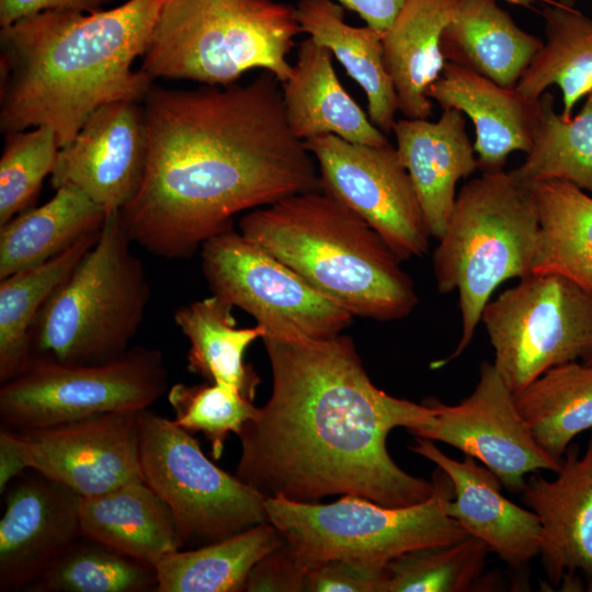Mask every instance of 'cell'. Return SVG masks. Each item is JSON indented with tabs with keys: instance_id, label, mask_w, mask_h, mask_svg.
<instances>
[{
	"instance_id": "cell-32",
	"label": "cell",
	"mask_w": 592,
	"mask_h": 592,
	"mask_svg": "<svg viewBox=\"0 0 592 592\" xmlns=\"http://www.w3.org/2000/svg\"><path fill=\"white\" fill-rule=\"evenodd\" d=\"M100 231L84 235L38 265L0 280V384L27 365L31 358V329L39 310L96 242Z\"/></svg>"
},
{
	"instance_id": "cell-45",
	"label": "cell",
	"mask_w": 592,
	"mask_h": 592,
	"mask_svg": "<svg viewBox=\"0 0 592 592\" xmlns=\"http://www.w3.org/2000/svg\"><path fill=\"white\" fill-rule=\"evenodd\" d=\"M576 1H577V0H560V3L566 4V5L573 7V3H574Z\"/></svg>"
},
{
	"instance_id": "cell-12",
	"label": "cell",
	"mask_w": 592,
	"mask_h": 592,
	"mask_svg": "<svg viewBox=\"0 0 592 592\" xmlns=\"http://www.w3.org/2000/svg\"><path fill=\"white\" fill-rule=\"evenodd\" d=\"M212 294L252 316L262 340L327 339L346 329L353 315L297 272L232 228L201 247Z\"/></svg>"
},
{
	"instance_id": "cell-8",
	"label": "cell",
	"mask_w": 592,
	"mask_h": 592,
	"mask_svg": "<svg viewBox=\"0 0 592 592\" xmlns=\"http://www.w3.org/2000/svg\"><path fill=\"white\" fill-rule=\"evenodd\" d=\"M433 477L436 490L431 498L401 508L353 494L329 504L266 498L267 521L306 569L333 559L384 567L403 553L469 536L447 513L451 480L440 468Z\"/></svg>"
},
{
	"instance_id": "cell-22",
	"label": "cell",
	"mask_w": 592,
	"mask_h": 592,
	"mask_svg": "<svg viewBox=\"0 0 592 592\" xmlns=\"http://www.w3.org/2000/svg\"><path fill=\"white\" fill-rule=\"evenodd\" d=\"M333 55L310 37L303 41L291 76L281 83L287 124L305 141L332 134L354 144L390 145L341 84Z\"/></svg>"
},
{
	"instance_id": "cell-42",
	"label": "cell",
	"mask_w": 592,
	"mask_h": 592,
	"mask_svg": "<svg viewBox=\"0 0 592 592\" xmlns=\"http://www.w3.org/2000/svg\"><path fill=\"white\" fill-rule=\"evenodd\" d=\"M30 469L25 452L16 431L2 428L0 431V492L3 493L12 480Z\"/></svg>"
},
{
	"instance_id": "cell-1",
	"label": "cell",
	"mask_w": 592,
	"mask_h": 592,
	"mask_svg": "<svg viewBox=\"0 0 592 592\" xmlns=\"http://www.w3.org/2000/svg\"><path fill=\"white\" fill-rule=\"evenodd\" d=\"M270 71L247 84L168 90L144 100L149 152L141 186L121 210L150 253L187 259L234 217L320 190L317 163L291 130Z\"/></svg>"
},
{
	"instance_id": "cell-23",
	"label": "cell",
	"mask_w": 592,
	"mask_h": 592,
	"mask_svg": "<svg viewBox=\"0 0 592 592\" xmlns=\"http://www.w3.org/2000/svg\"><path fill=\"white\" fill-rule=\"evenodd\" d=\"M543 44L496 0H458L442 35L446 61L509 89L516 88Z\"/></svg>"
},
{
	"instance_id": "cell-33",
	"label": "cell",
	"mask_w": 592,
	"mask_h": 592,
	"mask_svg": "<svg viewBox=\"0 0 592 592\" xmlns=\"http://www.w3.org/2000/svg\"><path fill=\"white\" fill-rule=\"evenodd\" d=\"M514 398L536 442L561 460L572 440L592 430V364L555 366Z\"/></svg>"
},
{
	"instance_id": "cell-34",
	"label": "cell",
	"mask_w": 592,
	"mask_h": 592,
	"mask_svg": "<svg viewBox=\"0 0 592 592\" xmlns=\"http://www.w3.org/2000/svg\"><path fill=\"white\" fill-rule=\"evenodd\" d=\"M510 173L525 185L561 180L592 192V91L570 117L556 111L554 95L546 91L537 100L531 149Z\"/></svg>"
},
{
	"instance_id": "cell-37",
	"label": "cell",
	"mask_w": 592,
	"mask_h": 592,
	"mask_svg": "<svg viewBox=\"0 0 592 592\" xmlns=\"http://www.w3.org/2000/svg\"><path fill=\"white\" fill-rule=\"evenodd\" d=\"M0 158V225L26 210L52 174L59 145L49 126L4 134Z\"/></svg>"
},
{
	"instance_id": "cell-29",
	"label": "cell",
	"mask_w": 592,
	"mask_h": 592,
	"mask_svg": "<svg viewBox=\"0 0 592 592\" xmlns=\"http://www.w3.org/2000/svg\"><path fill=\"white\" fill-rule=\"evenodd\" d=\"M285 544L269 521L237 535L190 550H175L156 568L157 592L246 591L252 568Z\"/></svg>"
},
{
	"instance_id": "cell-46",
	"label": "cell",
	"mask_w": 592,
	"mask_h": 592,
	"mask_svg": "<svg viewBox=\"0 0 592 592\" xmlns=\"http://www.w3.org/2000/svg\"><path fill=\"white\" fill-rule=\"evenodd\" d=\"M584 363H588V364H592V355L589 356L585 361H583Z\"/></svg>"
},
{
	"instance_id": "cell-14",
	"label": "cell",
	"mask_w": 592,
	"mask_h": 592,
	"mask_svg": "<svg viewBox=\"0 0 592 592\" xmlns=\"http://www.w3.org/2000/svg\"><path fill=\"white\" fill-rule=\"evenodd\" d=\"M429 419L411 431L419 437L451 445L491 470L511 493H521L526 476L557 473L562 459L534 439L520 413L513 391L493 363L483 361L473 392L456 405L426 398Z\"/></svg>"
},
{
	"instance_id": "cell-27",
	"label": "cell",
	"mask_w": 592,
	"mask_h": 592,
	"mask_svg": "<svg viewBox=\"0 0 592 592\" xmlns=\"http://www.w3.org/2000/svg\"><path fill=\"white\" fill-rule=\"evenodd\" d=\"M106 216L76 186L58 187L45 204L0 225V280L57 255L101 229Z\"/></svg>"
},
{
	"instance_id": "cell-26",
	"label": "cell",
	"mask_w": 592,
	"mask_h": 592,
	"mask_svg": "<svg viewBox=\"0 0 592 592\" xmlns=\"http://www.w3.org/2000/svg\"><path fill=\"white\" fill-rule=\"evenodd\" d=\"M296 16L300 31L327 47L363 89L375 126L386 135L392 132L398 100L384 60V32L348 24L343 5L333 0H300Z\"/></svg>"
},
{
	"instance_id": "cell-6",
	"label": "cell",
	"mask_w": 592,
	"mask_h": 592,
	"mask_svg": "<svg viewBox=\"0 0 592 592\" xmlns=\"http://www.w3.org/2000/svg\"><path fill=\"white\" fill-rule=\"evenodd\" d=\"M300 32L296 8L275 0H162L139 70L226 87L263 69L282 83Z\"/></svg>"
},
{
	"instance_id": "cell-18",
	"label": "cell",
	"mask_w": 592,
	"mask_h": 592,
	"mask_svg": "<svg viewBox=\"0 0 592 592\" xmlns=\"http://www.w3.org/2000/svg\"><path fill=\"white\" fill-rule=\"evenodd\" d=\"M81 503L79 493L37 471L10 486L0 520L1 591L32 588L81 537Z\"/></svg>"
},
{
	"instance_id": "cell-7",
	"label": "cell",
	"mask_w": 592,
	"mask_h": 592,
	"mask_svg": "<svg viewBox=\"0 0 592 592\" xmlns=\"http://www.w3.org/2000/svg\"><path fill=\"white\" fill-rule=\"evenodd\" d=\"M133 242L121 210L107 214L96 242L39 310L30 334L31 357L90 365L128 351L150 298Z\"/></svg>"
},
{
	"instance_id": "cell-4",
	"label": "cell",
	"mask_w": 592,
	"mask_h": 592,
	"mask_svg": "<svg viewBox=\"0 0 592 592\" xmlns=\"http://www.w3.org/2000/svg\"><path fill=\"white\" fill-rule=\"evenodd\" d=\"M239 231L353 317L400 320L419 303L411 277L384 239L321 190L250 210Z\"/></svg>"
},
{
	"instance_id": "cell-17",
	"label": "cell",
	"mask_w": 592,
	"mask_h": 592,
	"mask_svg": "<svg viewBox=\"0 0 592 592\" xmlns=\"http://www.w3.org/2000/svg\"><path fill=\"white\" fill-rule=\"evenodd\" d=\"M521 493L540 523L539 556L549 584L592 592V432L583 453L568 446L556 478L533 473Z\"/></svg>"
},
{
	"instance_id": "cell-15",
	"label": "cell",
	"mask_w": 592,
	"mask_h": 592,
	"mask_svg": "<svg viewBox=\"0 0 592 592\" xmlns=\"http://www.w3.org/2000/svg\"><path fill=\"white\" fill-rule=\"evenodd\" d=\"M140 411L109 412L16 432L30 469L83 498L93 497L144 480L139 446Z\"/></svg>"
},
{
	"instance_id": "cell-9",
	"label": "cell",
	"mask_w": 592,
	"mask_h": 592,
	"mask_svg": "<svg viewBox=\"0 0 592 592\" xmlns=\"http://www.w3.org/2000/svg\"><path fill=\"white\" fill-rule=\"evenodd\" d=\"M168 372L156 349L129 348L102 364L31 357L1 384L2 428L23 432L116 411L148 409L167 390Z\"/></svg>"
},
{
	"instance_id": "cell-5",
	"label": "cell",
	"mask_w": 592,
	"mask_h": 592,
	"mask_svg": "<svg viewBox=\"0 0 592 592\" xmlns=\"http://www.w3.org/2000/svg\"><path fill=\"white\" fill-rule=\"evenodd\" d=\"M539 242V215L528 185L499 170L462 186L433 252L437 291L458 292L462 333L452 354L432 368L464 353L497 287L533 274Z\"/></svg>"
},
{
	"instance_id": "cell-24",
	"label": "cell",
	"mask_w": 592,
	"mask_h": 592,
	"mask_svg": "<svg viewBox=\"0 0 592 592\" xmlns=\"http://www.w3.org/2000/svg\"><path fill=\"white\" fill-rule=\"evenodd\" d=\"M81 536L156 567L183 547L168 504L144 481L82 497Z\"/></svg>"
},
{
	"instance_id": "cell-20",
	"label": "cell",
	"mask_w": 592,
	"mask_h": 592,
	"mask_svg": "<svg viewBox=\"0 0 592 592\" xmlns=\"http://www.w3.org/2000/svg\"><path fill=\"white\" fill-rule=\"evenodd\" d=\"M392 133L431 237L439 240L453 210L457 182L478 169L465 116L446 109L436 122L405 117L395 122Z\"/></svg>"
},
{
	"instance_id": "cell-3",
	"label": "cell",
	"mask_w": 592,
	"mask_h": 592,
	"mask_svg": "<svg viewBox=\"0 0 592 592\" xmlns=\"http://www.w3.org/2000/svg\"><path fill=\"white\" fill-rule=\"evenodd\" d=\"M162 0H127L92 13L44 11L0 31V129L49 126L59 148L100 106L144 102L145 54Z\"/></svg>"
},
{
	"instance_id": "cell-40",
	"label": "cell",
	"mask_w": 592,
	"mask_h": 592,
	"mask_svg": "<svg viewBox=\"0 0 592 592\" xmlns=\"http://www.w3.org/2000/svg\"><path fill=\"white\" fill-rule=\"evenodd\" d=\"M307 569L285 543L264 556L252 568L246 591L300 592L307 590Z\"/></svg>"
},
{
	"instance_id": "cell-44",
	"label": "cell",
	"mask_w": 592,
	"mask_h": 592,
	"mask_svg": "<svg viewBox=\"0 0 592 592\" xmlns=\"http://www.w3.org/2000/svg\"><path fill=\"white\" fill-rule=\"evenodd\" d=\"M511 4H515V5H522V7H528L531 5L532 3H534L535 1H545V2H548V3H554L555 1L553 0H504Z\"/></svg>"
},
{
	"instance_id": "cell-21",
	"label": "cell",
	"mask_w": 592,
	"mask_h": 592,
	"mask_svg": "<svg viewBox=\"0 0 592 592\" xmlns=\"http://www.w3.org/2000/svg\"><path fill=\"white\" fill-rule=\"evenodd\" d=\"M428 98L442 110L456 109L475 127L474 148L482 172L503 170L513 151L528 152L537 115V101H530L516 89L453 62L426 90Z\"/></svg>"
},
{
	"instance_id": "cell-28",
	"label": "cell",
	"mask_w": 592,
	"mask_h": 592,
	"mask_svg": "<svg viewBox=\"0 0 592 592\" xmlns=\"http://www.w3.org/2000/svg\"><path fill=\"white\" fill-rule=\"evenodd\" d=\"M232 308L212 294L179 307L173 319L190 342L187 369L209 383L231 386L253 401L260 379L244 362V353L265 333L259 325L238 328Z\"/></svg>"
},
{
	"instance_id": "cell-41",
	"label": "cell",
	"mask_w": 592,
	"mask_h": 592,
	"mask_svg": "<svg viewBox=\"0 0 592 592\" xmlns=\"http://www.w3.org/2000/svg\"><path fill=\"white\" fill-rule=\"evenodd\" d=\"M113 0H0V25L9 26L16 21L50 10H68L92 13L104 10Z\"/></svg>"
},
{
	"instance_id": "cell-30",
	"label": "cell",
	"mask_w": 592,
	"mask_h": 592,
	"mask_svg": "<svg viewBox=\"0 0 592 592\" xmlns=\"http://www.w3.org/2000/svg\"><path fill=\"white\" fill-rule=\"evenodd\" d=\"M546 42L520 79L516 90L537 101L556 86L562 94L561 114L572 115L592 91V19L573 7L554 2L542 12Z\"/></svg>"
},
{
	"instance_id": "cell-13",
	"label": "cell",
	"mask_w": 592,
	"mask_h": 592,
	"mask_svg": "<svg viewBox=\"0 0 592 592\" xmlns=\"http://www.w3.org/2000/svg\"><path fill=\"white\" fill-rule=\"evenodd\" d=\"M304 144L317 163L320 190L366 221L401 262L428 252L431 234L396 147L332 134Z\"/></svg>"
},
{
	"instance_id": "cell-39",
	"label": "cell",
	"mask_w": 592,
	"mask_h": 592,
	"mask_svg": "<svg viewBox=\"0 0 592 592\" xmlns=\"http://www.w3.org/2000/svg\"><path fill=\"white\" fill-rule=\"evenodd\" d=\"M385 566L333 559L307 569V590L312 592H378Z\"/></svg>"
},
{
	"instance_id": "cell-2",
	"label": "cell",
	"mask_w": 592,
	"mask_h": 592,
	"mask_svg": "<svg viewBox=\"0 0 592 592\" xmlns=\"http://www.w3.org/2000/svg\"><path fill=\"white\" fill-rule=\"evenodd\" d=\"M263 342L272 392L237 434L240 481L297 502L353 494L401 508L433 496L434 477L406 473L386 445L395 428L411 432L429 419L424 401L376 387L349 335Z\"/></svg>"
},
{
	"instance_id": "cell-19",
	"label": "cell",
	"mask_w": 592,
	"mask_h": 592,
	"mask_svg": "<svg viewBox=\"0 0 592 592\" xmlns=\"http://www.w3.org/2000/svg\"><path fill=\"white\" fill-rule=\"evenodd\" d=\"M410 449L448 477L453 498L447 513L469 536L486 543L491 553L515 569L539 556L542 528L537 515L505 498L501 481L485 465L466 455L463 460L454 459L433 441L419 436Z\"/></svg>"
},
{
	"instance_id": "cell-25",
	"label": "cell",
	"mask_w": 592,
	"mask_h": 592,
	"mask_svg": "<svg viewBox=\"0 0 592 592\" xmlns=\"http://www.w3.org/2000/svg\"><path fill=\"white\" fill-rule=\"evenodd\" d=\"M458 0H407L383 33L384 60L392 80L398 111L407 118H429L426 90L446 59L442 35Z\"/></svg>"
},
{
	"instance_id": "cell-31",
	"label": "cell",
	"mask_w": 592,
	"mask_h": 592,
	"mask_svg": "<svg viewBox=\"0 0 592 592\" xmlns=\"http://www.w3.org/2000/svg\"><path fill=\"white\" fill-rule=\"evenodd\" d=\"M528 186L540 224L533 273L560 274L592 292V197L561 180Z\"/></svg>"
},
{
	"instance_id": "cell-35",
	"label": "cell",
	"mask_w": 592,
	"mask_h": 592,
	"mask_svg": "<svg viewBox=\"0 0 592 592\" xmlns=\"http://www.w3.org/2000/svg\"><path fill=\"white\" fill-rule=\"evenodd\" d=\"M489 553L474 536L403 553L385 566L378 592L481 591L488 588L482 574Z\"/></svg>"
},
{
	"instance_id": "cell-38",
	"label": "cell",
	"mask_w": 592,
	"mask_h": 592,
	"mask_svg": "<svg viewBox=\"0 0 592 592\" xmlns=\"http://www.w3.org/2000/svg\"><path fill=\"white\" fill-rule=\"evenodd\" d=\"M168 401L174 411L173 421L190 433H203L215 459L221 457L229 434H238L258 411L238 389L209 382L175 384L168 392Z\"/></svg>"
},
{
	"instance_id": "cell-11",
	"label": "cell",
	"mask_w": 592,
	"mask_h": 592,
	"mask_svg": "<svg viewBox=\"0 0 592 592\" xmlns=\"http://www.w3.org/2000/svg\"><path fill=\"white\" fill-rule=\"evenodd\" d=\"M480 321L513 394L555 366L592 355V292L560 274L520 278L488 301Z\"/></svg>"
},
{
	"instance_id": "cell-36",
	"label": "cell",
	"mask_w": 592,
	"mask_h": 592,
	"mask_svg": "<svg viewBox=\"0 0 592 592\" xmlns=\"http://www.w3.org/2000/svg\"><path fill=\"white\" fill-rule=\"evenodd\" d=\"M32 588L54 592L157 591V574L155 567L81 536Z\"/></svg>"
},
{
	"instance_id": "cell-10",
	"label": "cell",
	"mask_w": 592,
	"mask_h": 592,
	"mask_svg": "<svg viewBox=\"0 0 592 592\" xmlns=\"http://www.w3.org/2000/svg\"><path fill=\"white\" fill-rule=\"evenodd\" d=\"M144 481L168 504L183 546L197 547L267 521L265 497L216 466L190 432L139 412Z\"/></svg>"
},
{
	"instance_id": "cell-43",
	"label": "cell",
	"mask_w": 592,
	"mask_h": 592,
	"mask_svg": "<svg viewBox=\"0 0 592 592\" xmlns=\"http://www.w3.org/2000/svg\"><path fill=\"white\" fill-rule=\"evenodd\" d=\"M407 0H338L356 12L366 25L384 32L394 21Z\"/></svg>"
},
{
	"instance_id": "cell-16",
	"label": "cell",
	"mask_w": 592,
	"mask_h": 592,
	"mask_svg": "<svg viewBox=\"0 0 592 592\" xmlns=\"http://www.w3.org/2000/svg\"><path fill=\"white\" fill-rule=\"evenodd\" d=\"M148 152L144 105L134 101L104 104L59 148L52 185L55 190L76 186L106 214L122 210L141 186Z\"/></svg>"
}]
</instances>
